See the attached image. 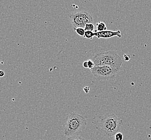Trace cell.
Returning <instances> with one entry per match:
<instances>
[{"mask_svg": "<svg viewBox=\"0 0 151 140\" xmlns=\"http://www.w3.org/2000/svg\"><path fill=\"white\" fill-rule=\"evenodd\" d=\"M87 123V120L81 115L75 112L69 113L64 125V135L67 137L79 135L85 129Z\"/></svg>", "mask_w": 151, "mask_h": 140, "instance_id": "1", "label": "cell"}, {"mask_svg": "<svg viewBox=\"0 0 151 140\" xmlns=\"http://www.w3.org/2000/svg\"><path fill=\"white\" fill-rule=\"evenodd\" d=\"M91 60L94 61L95 66H108L118 72L121 71L123 64L121 57L114 51L99 53L93 56Z\"/></svg>", "mask_w": 151, "mask_h": 140, "instance_id": "2", "label": "cell"}, {"mask_svg": "<svg viewBox=\"0 0 151 140\" xmlns=\"http://www.w3.org/2000/svg\"><path fill=\"white\" fill-rule=\"evenodd\" d=\"M101 127L104 134L111 137L118 133L122 126V120L114 114L103 116L101 119Z\"/></svg>", "mask_w": 151, "mask_h": 140, "instance_id": "3", "label": "cell"}, {"mask_svg": "<svg viewBox=\"0 0 151 140\" xmlns=\"http://www.w3.org/2000/svg\"><path fill=\"white\" fill-rule=\"evenodd\" d=\"M69 18L74 28H85L88 23H93L94 19L89 12L86 11L72 12L69 14Z\"/></svg>", "mask_w": 151, "mask_h": 140, "instance_id": "4", "label": "cell"}, {"mask_svg": "<svg viewBox=\"0 0 151 140\" xmlns=\"http://www.w3.org/2000/svg\"><path fill=\"white\" fill-rule=\"evenodd\" d=\"M91 70L95 78L103 80L114 79L118 73L117 71L108 66H95Z\"/></svg>", "mask_w": 151, "mask_h": 140, "instance_id": "5", "label": "cell"}, {"mask_svg": "<svg viewBox=\"0 0 151 140\" xmlns=\"http://www.w3.org/2000/svg\"><path fill=\"white\" fill-rule=\"evenodd\" d=\"M95 36L97 37L98 38H109L115 36L121 38L122 35L120 30L114 31L106 30L100 32H95Z\"/></svg>", "mask_w": 151, "mask_h": 140, "instance_id": "6", "label": "cell"}, {"mask_svg": "<svg viewBox=\"0 0 151 140\" xmlns=\"http://www.w3.org/2000/svg\"><path fill=\"white\" fill-rule=\"evenodd\" d=\"M96 30L95 32H100L106 30L107 27H106V23L103 22H99L96 25Z\"/></svg>", "mask_w": 151, "mask_h": 140, "instance_id": "7", "label": "cell"}, {"mask_svg": "<svg viewBox=\"0 0 151 140\" xmlns=\"http://www.w3.org/2000/svg\"><path fill=\"white\" fill-rule=\"evenodd\" d=\"M95 36V32L91 31H85V35L83 37H85L88 39L92 40Z\"/></svg>", "mask_w": 151, "mask_h": 140, "instance_id": "8", "label": "cell"}, {"mask_svg": "<svg viewBox=\"0 0 151 140\" xmlns=\"http://www.w3.org/2000/svg\"><path fill=\"white\" fill-rule=\"evenodd\" d=\"M74 30L76 31V34L79 35L81 37H84L85 35V30L84 28L82 27H78V28H74Z\"/></svg>", "mask_w": 151, "mask_h": 140, "instance_id": "9", "label": "cell"}, {"mask_svg": "<svg viewBox=\"0 0 151 140\" xmlns=\"http://www.w3.org/2000/svg\"><path fill=\"white\" fill-rule=\"evenodd\" d=\"M94 28H95V26L93 23H88L86 25L84 29L85 31H93L94 30Z\"/></svg>", "mask_w": 151, "mask_h": 140, "instance_id": "10", "label": "cell"}, {"mask_svg": "<svg viewBox=\"0 0 151 140\" xmlns=\"http://www.w3.org/2000/svg\"><path fill=\"white\" fill-rule=\"evenodd\" d=\"M67 140H85V139L83 137L78 135V136H73L68 137L67 139Z\"/></svg>", "mask_w": 151, "mask_h": 140, "instance_id": "11", "label": "cell"}, {"mask_svg": "<svg viewBox=\"0 0 151 140\" xmlns=\"http://www.w3.org/2000/svg\"><path fill=\"white\" fill-rule=\"evenodd\" d=\"M87 63L88 69H91V70L93 69L95 66V65L94 61H93L91 59L88 60Z\"/></svg>", "mask_w": 151, "mask_h": 140, "instance_id": "12", "label": "cell"}, {"mask_svg": "<svg viewBox=\"0 0 151 140\" xmlns=\"http://www.w3.org/2000/svg\"><path fill=\"white\" fill-rule=\"evenodd\" d=\"M115 140H123V135L121 133H117L115 135Z\"/></svg>", "mask_w": 151, "mask_h": 140, "instance_id": "13", "label": "cell"}, {"mask_svg": "<svg viewBox=\"0 0 151 140\" xmlns=\"http://www.w3.org/2000/svg\"><path fill=\"white\" fill-rule=\"evenodd\" d=\"M124 60L125 61H129L131 59V56L127 54H125L124 55Z\"/></svg>", "mask_w": 151, "mask_h": 140, "instance_id": "14", "label": "cell"}, {"mask_svg": "<svg viewBox=\"0 0 151 140\" xmlns=\"http://www.w3.org/2000/svg\"><path fill=\"white\" fill-rule=\"evenodd\" d=\"M83 91L85 92V93H89V92L90 91V88H89V87H88V86L85 87L83 88Z\"/></svg>", "mask_w": 151, "mask_h": 140, "instance_id": "15", "label": "cell"}, {"mask_svg": "<svg viewBox=\"0 0 151 140\" xmlns=\"http://www.w3.org/2000/svg\"><path fill=\"white\" fill-rule=\"evenodd\" d=\"M5 75V72L2 70H0V77H3Z\"/></svg>", "mask_w": 151, "mask_h": 140, "instance_id": "16", "label": "cell"}, {"mask_svg": "<svg viewBox=\"0 0 151 140\" xmlns=\"http://www.w3.org/2000/svg\"><path fill=\"white\" fill-rule=\"evenodd\" d=\"M83 67H85L86 69H88V63L87 61H86L83 63Z\"/></svg>", "mask_w": 151, "mask_h": 140, "instance_id": "17", "label": "cell"}]
</instances>
